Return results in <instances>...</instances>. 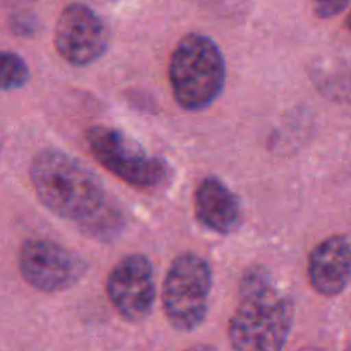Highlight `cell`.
<instances>
[{
  "mask_svg": "<svg viewBox=\"0 0 351 351\" xmlns=\"http://www.w3.org/2000/svg\"><path fill=\"white\" fill-rule=\"evenodd\" d=\"M88 261L48 239H29L19 250L23 280L41 293H60L77 287L88 274Z\"/></svg>",
  "mask_w": 351,
  "mask_h": 351,
  "instance_id": "cell-6",
  "label": "cell"
},
{
  "mask_svg": "<svg viewBox=\"0 0 351 351\" xmlns=\"http://www.w3.org/2000/svg\"><path fill=\"white\" fill-rule=\"evenodd\" d=\"M29 178L41 204L72 223L86 239L112 243L127 228V211L105 191L95 171L65 151L45 147L34 154Z\"/></svg>",
  "mask_w": 351,
  "mask_h": 351,
  "instance_id": "cell-1",
  "label": "cell"
},
{
  "mask_svg": "<svg viewBox=\"0 0 351 351\" xmlns=\"http://www.w3.org/2000/svg\"><path fill=\"white\" fill-rule=\"evenodd\" d=\"M29 81L26 60L12 51H0V93L23 88Z\"/></svg>",
  "mask_w": 351,
  "mask_h": 351,
  "instance_id": "cell-11",
  "label": "cell"
},
{
  "mask_svg": "<svg viewBox=\"0 0 351 351\" xmlns=\"http://www.w3.org/2000/svg\"><path fill=\"white\" fill-rule=\"evenodd\" d=\"M173 98L189 112L209 108L226 84V62L215 40L187 33L175 47L168 67Z\"/></svg>",
  "mask_w": 351,
  "mask_h": 351,
  "instance_id": "cell-3",
  "label": "cell"
},
{
  "mask_svg": "<svg viewBox=\"0 0 351 351\" xmlns=\"http://www.w3.org/2000/svg\"><path fill=\"white\" fill-rule=\"evenodd\" d=\"M295 324V304L266 266H250L239 285V302L228 322V339L239 351H280Z\"/></svg>",
  "mask_w": 351,
  "mask_h": 351,
  "instance_id": "cell-2",
  "label": "cell"
},
{
  "mask_svg": "<svg viewBox=\"0 0 351 351\" xmlns=\"http://www.w3.org/2000/svg\"><path fill=\"white\" fill-rule=\"evenodd\" d=\"M350 0H312L315 16L321 19H332L348 7Z\"/></svg>",
  "mask_w": 351,
  "mask_h": 351,
  "instance_id": "cell-12",
  "label": "cell"
},
{
  "mask_svg": "<svg viewBox=\"0 0 351 351\" xmlns=\"http://www.w3.org/2000/svg\"><path fill=\"white\" fill-rule=\"evenodd\" d=\"M346 27H348V29L351 31V10H350L348 17H346Z\"/></svg>",
  "mask_w": 351,
  "mask_h": 351,
  "instance_id": "cell-13",
  "label": "cell"
},
{
  "mask_svg": "<svg viewBox=\"0 0 351 351\" xmlns=\"http://www.w3.org/2000/svg\"><path fill=\"white\" fill-rule=\"evenodd\" d=\"M194 208L199 223L219 235L235 233L242 226V202L239 195L218 177H206L197 185Z\"/></svg>",
  "mask_w": 351,
  "mask_h": 351,
  "instance_id": "cell-10",
  "label": "cell"
},
{
  "mask_svg": "<svg viewBox=\"0 0 351 351\" xmlns=\"http://www.w3.org/2000/svg\"><path fill=\"white\" fill-rule=\"evenodd\" d=\"M106 295L117 314L127 322L146 321L156 302L153 263L144 254H127L110 271Z\"/></svg>",
  "mask_w": 351,
  "mask_h": 351,
  "instance_id": "cell-8",
  "label": "cell"
},
{
  "mask_svg": "<svg viewBox=\"0 0 351 351\" xmlns=\"http://www.w3.org/2000/svg\"><path fill=\"white\" fill-rule=\"evenodd\" d=\"M110 27L96 10L72 2L60 12L55 26V48L67 64L86 67L108 50Z\"/></svg>",
  "mask_w": 351,
  "mask_h": 351,
  "instance_id": "cell-7",
  "label": "cell"
},
{
  "mask_svg": "<svg viewBox=\"0 0 351 351\" xmlns=\"http://www.w3.org/2000/svg\"><path fill=\"white\" fill-rule=\"evenodd\" d=\"M213 267L206 257L184 252L170 264L163 283V311L180 332H192L204 324L213 291Z\"/></svg>",
  "mask_w": 351,
  "mask_h": 351,
  "instance_id": "cell-5",
  "label": "cell"
},
{
  "mask_svg": "<svg viewBox=\"0 0 351 351\" xmlns=\"http://www.w3.org/2000/svg\"><path fill=\"white\" fill-rule=\"evenodd\" d=\"M0 151H2V146H0Z\"/></svg>",
  "mask_w": 351,
  "mask_h": 351,
  "instance_id": "cell-15",
  "label": "cell"
},
{
  "mask_svg": "<svg viewBox=\"0 0 351 351\" xmlns=\"http://www.w3.org/2000/svg\"><path fill=\"white\" fill-rule=\"evenodd\" d=\"M86 143L96 161L130 187L154 191L170 184L173 175L170 165L147 153L120 129L93 125L86 130Z\"/></svg>",
  "mask_w": 351,
  "mask_h": 351,
  "instance_id": "cell-4",
  "label": "cell"
},
{
  "mask_svg": "<svg viewBox=\"0 0 351 351\" xmlns=\"http://www.w3.org/2000/svg\"><path fill=\"white\" fill-rule=\"evenodd\" d=\"M311 287L322 297H338L351 283V239L332 235L314 247L308 256Z\"/></svg>",
  "mask_w": 351,
  "mask_h": 351,
  "instance_id": "cell-9",
  "label": "cell"
},
{
  "mask_svg": "<svg viewBox=\"0 0 351 351\" xmlns=\"http://www.w3.org/2000/svg\"><path fill=\"white\" fill-rule=\"evenodd\" d=\"M95 2H117V0H95Z\"/></svg>",
  "mask_w": 351,
  "mask_h": 351,
  "instance_id": "cell-14",
  "label": "cell"
}]
</instances>
